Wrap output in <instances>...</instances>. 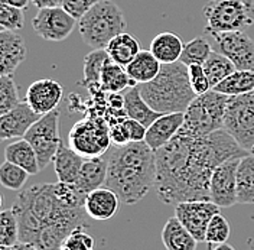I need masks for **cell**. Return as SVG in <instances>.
<instances>
[{
	"label": "cell",
	"mask_w": 254,
	"mask_h": 250,
	"mask_svg": "<svg viewBox=\"0 0 254 250\" xmlns=\"http://www.w3.org/2000/svg\"><path fill=\"white\" fill-rule=\"evenodd\" d=\"M249 155L224 129L205 136L181 130L155 151V191L165 204L209 200V181L217 167L228 159Z\"/></svg>",
	"instance_id": "cell-1"
},
{
	"label": "cell",
	"mask_w": 254,
	"mask_h": 250,
	"mask_svg": "<svg viewBox=\"0 0 254 250\" xmlns=\"http://www.w3.org/2000/svg\"><path fill=\"white\" fill-rule=\"evenodd\" d=\"M19 221V240L33 243L39 250H60L77 227L87 226L84 208L64 204L54 184L23 188L12 207Z\"/></svg>",
	"instance_id": "cell-2"
},
{
	"label": "cell",
	"mask_w": 254,
	"mask_h": 250,
	"mask_svg": "<svg viewBox=\"0 0 254 250\" xmlns=\"http://www.w3.org/2000/svg\"><path fill=\"white\" fill-rule=\"evenodd\" d=\"M156 179V157L147 143L130 142L116 146L109 157L106 187L114 191L127 205L146 197Z\"/></svg>",
	"instance_id": "cell-3"
},
{
	"label": "cell",
	"mask_w": 254,
	"mask_h": 250,
	"mask_svg": "<svg viewBox=\"0 0 254 250\" xmlns=\"http://www.w3.org/2000/svg\"><path fill=\"white\" fill-rule=\"evenodd\" d=\"M146 103L160 114L185 113L196 94L190 81L188 65L178 61L162 64L158 77L146 84H139Z\"/></svg>",
	"instance_id": "cell-4"
},
{
	"label": "cell",
	"mask_w": 254,
	"mask_h": 250,
	"mask_svg": "<svg viewBox=\"0 0 254 250\" xmlns=\"http://www.w3.org/2000/svg\"><path fill=\"white\" fill-rule=\"evenodd\" d=\"M126 25L123 10L111 0H100L78 20L79 35L93 49H106Z\"/></svg>",
	"instance_id": "cell-5"
},
{
	"label": "cell",
	"mask_w": 254,
	"mask_h": 250,
	"mask_svg": "<svg viewBox=\"0 0 254 250\" xmlns=\"http://www.w3.org/2000/svg\"><path fill=\"white\" fill-rule=\"evenodd\" d=\"M228 100L230 95L218 93L215 90L196 95L185 111L182 130L195 136H205L221 130Z\"/></svg>",
	"instance_id": "cell-6"
},
{
	"label": "cell",
	"mask_w": 254,
	"mask_h": 250,
	"mask_svg": "<svg viewBox=\"0 0 254 250\" xmlns=\"http://www.w3.org/2000/svg\"><path fill=\"white\" fill-rule=\"evenodd\" d=\"M205 35L244 31L254 23V0H211L204 6Z\"/></svg>",
	"instance_id": "cell-7"
},
{
	"label": "cell",
	"mask_w": 254,
	"mask_h": 250,
	"mask_svg": "<svg viewBox=\"0 0 254 250\" xmlns=\"http://www.w3.org/2000/svg\"><path fill=\"white\" fill-rule=\"evenodd\" d=\"M110 126L103 117L84 116L68 133V145L82 158L103 157L110 145Z\"/></svg>",
	"instance_id": "cell-8"
},
{
	"label": "cell",
	"mask_w": 254,
	"mask_h": 250,
	"mask_svg": "<svg viewBox=\"0 0 254 250\" xmlns=\"http://www.w3.org/2000/svg\"><path fill=\"white\" fill-rule=\"evenodd\" d=\"M222 129L252 154L254 148V91L230 97Z\"/></svg>",
	"instance_id": "cell-9"
},
{
	"label": "cell",
	"mask_w": 254,
	"mask_h": 250,
	"mask_svg": "<svg viewBox=\"0 0 254 250\" xmlns=\"http://www.w3.org/2000/svg\"><path fill=\"white\" fill-rule=\"evenodd\" d=\"M60 116L61 114L58 109L41 116V119L33 123L23 136V139L29 142L35 149L41 171L54 162V158L63 143L60 138Z\"/></svg>",
	"instance_id": "cell-10"
},
{
	"label": "cell",
	"mask_w": 254,
	"mask_h": 250,
	"mask_svg": "<svg viewBox=\"0 0 254 250\" xmlns=\"http://www.w3.org/2000/svg\"><path fill=\"white\" fill-rule=\"evenodd\" d=\"M77 19L61 6L44 7L32 19V28L38 36L51 42L66 39L74 31Z\"/></svg>",
	"instance_id": "cell-11"
},
{
	"label": "cell",
	"mask_w": 254,
	"mask_h": 250,
	"mask_svg": "<svg viewBox=\"0 0 254 250\" xmlns=\"http://www.w3.org/2000/svg\"><path fill=\"white\" fill-rule=\"evenodd\" d=\"M214 38L217 51L225 55L237 70H254V41L244 31L217 32Z\"/></svg>",
	"instance_id": "cell-12"
},
{
	"label": "cell",
	"mask_w": 254,
	"mask_h": 250,
	"mask_svg": "<svg viewBox=\"0 0 254 250\" xmlns=\"http://www.w3.org/2000/svg\"><path fill=\"white\" fill-rule=\"evenodd\" d=\"M217 214H220V207L209 200L184 201L175 207V216L198 240V243L205 242L208 224Z\"/></svg>",
	"instance_id": "cell-13"
},
{
	"label": "cell",
	"mask_w": 254,
	"mask_h": 250,
	"mask_svg": "<svg viewBox=\"0 0 254 250\" xmlns=\"http://www.w3.org/2000/svg\"><path fill=\"white\" fill-rule=\"evenodd\" d=\"M241 158L222 162L209 181V201L220 208H227L238 204L237 201V168Z\"/></svg>",
	"instance_id": "cell-14"
},
{
	"label": "cell",
	"mask_w": 254,
	"mask_h": 250,
	"mask_svg": "<svg viewBox=\"0 0 254 250\" xmlns=\"http://www.w3.org/2000/svg\"><path fill=\"white\" fill-rule=\"evenodd\" d=\"M64 95L63 85L58 81L44 79L32 83L26 91V101L35 113L44 116L58 107Z\"/></svg>",
	"instance_id": "cell-15"
},
{
	"label": "cell",
	"mask_w": 254,
	"mask_h": 250,
	"mask_svg": "<svg viewBox=\"0 0 254 250\" xmlns=\"http://www.w3.org/2000/svg\"><path fill=\"white\" fill-rule=\"evenodd\" d=\"M41 119L38 113L28 104V101H20L16 107L7 111L6 114H1L0 117V139H16L23 138L33 123H36Z\"/></svg>",
	"instance_id": "cell-16"
},
{
	"label": "cell",
	"mask_w": 254,
	"mask_h": 250,
	"mask_svg": "<svg viewBox=\"0 0 254 250\" xmlns=\"http://www.w3.org/2000/svg\"><path fill=\"white\" fill-rule=\"evenodd\" d=\"M25 39L15 31H0V73L13 76L17 67L26 60Z\"/></svg>",
	"instance_id": "cell-17"
},
{
	"label": "cell",
	"mask_w": 254,
	"mask_h": 250,
	"mask_svg": "<svg viewBox=\"0 0 254 250\" xmlns=\"http://www.w3.org/2000/svg\"><path fill=\"white\" fill-rule=\"evenodd\" d=\"M184 120H185V113L162 114L147 127L144 142L152 151H158L178 135V132L184 126Z\"/></svg>",
	"instance_id": "cell-18"
},
{
	"label": "cell",
	"mask_w": 254,
	"mask_h": 250,
	"mask_svg": "<svg viewBox=\"0 0 254 250\" xmlns=\"http://www.w3.org/2000/svg\"><path fill=\"white\" fill-rule=\"evenodd\" d=\"M119 195L110 188L101 187L91 191L84 203V210L88 217L100 221H107L113 219L120 208Z\"/></svg>",
	"instance_id": "cell-19"
},
{
	"label": "cell",
	"mask_w": 254,
	"mask_h": 250,
	"mask_svg": "<svg viewBox=\"0 0 254 250\" xmlns=\"http://www.w3.org/2000/svg\"><path fill=\"white\" fill-rule=\"evenodd\" d=\"M107 168H109V159H104V157L85 159L74 185L87 198V195L91 191L106 185Z\"/></svg>",
	"instance_id": "cell-20"
},
{
	"label": "cell",
	"mask_w": 254,
	"mask_h": 250,
	"mask_svg": "<svg viewBox=\"0 0 254 250\" xmlns=\"http://www.w3.org/2000/svg\"><path fill=\"white\" fill-rule=\"evenodd\" d=\"M160 237L166 250H196L198 246V240L190 235L176 216L165 223Z\"/></svg>",
	"instance_id": "cell-21"
},
{
	"label": "cell",
	"mask_w": 254,
	"mask_h": 250,
	"mask_svg": "<svg viewBox=\"0 0 254 250\" xmlns=\"http://www.w3.org/2000/svg\"><path fill=\"white\" fill-rule=\"evenodd\" d=\"M84 161L85 159L77 154L72 148L61 143L57 155L54 158V167L58 181L66 184H75L79 171L84 165Z\"/></svg>",
	"instance_id": "cell-22"
},
{
	"label": "cell",
	"mask_w": 254,
	"mask_h": 250,
	"mask_svg": "<svg viewBox=\"0 0 254 250\" xmlns=\"http://www.w3.org/2000/svg\"><path fill=\"white\" fill-rule=\"evenodd\" d=\"M185 44L174 32H160L150 44L152 54L160 64H174L181 60Z\"/></svg>",
	"instance_id": "cell-23"
},
{
	"label": "cell",
	"mask_w": 254,
	"mask_h": 250,
	"mask_svg": "<svg viewBox=\"0 0 254 250\" xmlns=\"http://www.w3.org/2000/svg\"><path fill=\"white\" fill-rule=\"evenodd\" d=\"M162 64L158 58L152 54V51H140L137 57L126 67L128 77L133 80L137 85L146 84L158 77L160 73Z\"/></svg>",
	"instance_id": "cell-24"
},
{
	"label": "cell",
	"mask_w": 254,
	"mask_h": 250,
	"mask_svg": "<svg viewBox=\"0 0 254 250\" xmlns=\"http://www.w3.org/2000/svg\"><path fill=\"white\" fill-rule=\"evenodd\" d=\"M111 61L126 68L131 63L137 54L142 51L139 39H136L131 33L123 32L111 39V42L106 48Z\"/></svg>",
	"instance_id": "cell-25"
},
{
	"label": "cell",
	"mask_w": 254,
	"mask_h": 250,
	"mask_svg": "<svg viewBox=\"0 0 254 250\" xmlns=\"http://www.w3.org/2000/svg\"><path fill=\"white\" fill-rule=\"evenodd\" d=\"M4 159L23 168L29 175H36L41 171L39 161H38L35 149L32 148L31 143L23 138L19 141L12 142L10 145L6 146Z\"/></svg>",
	"instance_id": "cell-26"
},
{
	"label": "cell",
	"mask_w": 254,
	"mask_h": 250,
	"mask_svg": "<svg viewBox=\"0 0 254 250\" xmlns=\"http://www.w3.org/2000/svg\"><path fill=\"white\" fill-rule=\"evenodd\" d=\"M125 110L130 119L140 122L146 127H149L158 117L162 116L160 113L155 111L146 103V100L143 98L142 93L139 90V85L127 88L125 94Z\"/></svg>",
	"instance_id": "cell-27"
},
{
	"label": "cell",
	"mask_w": 254,
	"mask_h": 250,
	"mask_svg": "<svg viewBox=\"0 0 254 250\" xmlns=\"http://www.w3.org/2000/svg\"><path fill=\"white\" fill-rule=\"evenodd\" d=\"M110 60L106 49H93L90 54L84 58V76L78 84L84 88L90 90L94 87L101 85V74L104 70V65Z\"/></svg>",
	"instance_id": "cell-28"
},
{
	"label": "cell",
	"mask_w": 254,
	"mask_h": 250,
	"mask_svg": "<svg viewBox=\"0 0 254 250\" xmlns=\"http://www.w3.org/2000/svg\"><path fill=\"white\" fill-rule=\"evenodd\" d=\"M238 204H254V155L241 158L237 168Z\"/></svg>",
	"instance_id": "cell-29"
},
{
	"label": "cell",
	"mask_w": 254,
	"mask_h": 250,
	"mask_svg": "<svg viewBox=\"0 0 254 250\" xmlns=\"http://www.w3.org/2000/svg\"><path fill=\"white\" fill-rule=\"evenodd\" d=\"M137 84L128 77L126 68L109 60L101 74V88L107 93H122Z\"/></svg>",
	"instance_id": "cell-30"
},
{
	"label": "cell",
	"mask_w": 254,
	"mask_h": 250,
	"mask_svg": "<svg viewBox=\"0 0 254 250\" xmlns=\"http://www.w3.org/2000/svg\"><path fill=\"white\" fill-rule=\"evenodd\" d=\"M212 90L234 97L254 91V70H236Z\"/></svg>",
	"instance_id": "cell-31"
},
{
	"label": "cell",
	"mask_w": 254,
	"mask_h": 250,
	"mask_svg": "<svg viewBox=\"0 0 254 250\" xmlns=\"http://www.w3.org/2000/svg\"><path fill=\"white\" fill-rule=\"evenodd\" d=\"M204 70L209 79L211 87L214 88L222 80H225L230 74H233L237 68L225 55H222L221 52L212 51L208 60L204 63Z\"/></svg>",
	"instance_id": "cell-32"
},
{
	"label": "cell",
	"mask_w": 254,
	"mask_h": 250,
	"mask_svg": "<svg viewBox=\"0 0 254 250\" xmlns=\"http://www.w3.org/2000/svg\"><path fill=\"white\" fill-rule=\"evenodd\" d=\"M211 52H212V48L208 44V41L205 38L199 36V38H195V39L185 44L179 61L188 65V67L193 65V64L204 65V63L208 60V57L211 55Z\"/></svg>",
	"instance_id": "cell-33"
},
{
	"label": "cell",
	"mask_w": 254,
	"mask_h": 250,
	"mask_svg": "<svg viewBox=\"0 0 254 250\" xmlns=\"http://www.w3.org/2000/svg\"><path fill=\"white\" fill-rule=\"evenodd\" d=\"M29 173L23 168L6 161L0 167V182L1 185L12 191H20L28 181Z\"/></svg>",
	"instance_id": "cell-34"
},
{
	"label": "cell",
	"mask_w": 254,
	"mask_h": 250,
	"mask_svg": "<svg viewBox=\"0 0 254 250\" xmlns=\"http://www.w3.org/2000/svg\"><path fill=\"white\" fill-rule=\"evenodd\" d=\"M19 242V221L13 210H4L0 214V245L12 248Z\"/></svg>",
	"instance_id": "cell-35"
},
{
	"label": "cell",
	"mask_w": 254,
	"mask_h": 250,
	"mask_svg": "<svg viewBox=\"0 0 254 250\" xmlns=\"http://www.w3.org/2000/svg\"><path fill=\"white\" fill-rule=\"evenodd\" d=\"M231 235V227L228 220L222 216L221 213L214 216L212 220L208 224L205 235V242L208 243L209 248L217 246V245H222L227 243L228 237Z\"/></svg>",
	"instance_id": "cell-36"
},
{
	"label": "cell",
	"mask_w": 254,
	"mask_h": 250,
	"mask_svg": "<svg viewBox=\"0 0 254 250\" xmlns=\"http://www.w3.org/2000/svg\"><path fill=\"white\" fill-rule=\"evenodd\" d=\"M19 103L20 100H19V91H17L15 77L1 76L0 77V114H6Z\"/></svg>",
	"instance_id": "cell-37"
},
{
	"label": "cell",
	"mask_w": 254,
	"mask_h": 250,
	"mask_svg": "<svg viewBox=\"0 0 254 250\" xmlns=\"http://www.w3.org/2000/svg\"><path fill=\"white\" fill-rule=\"evenodd\" d=\"M88 226L77 227L71 235L64 240L60 250H95V240L87 232Z\"/></svg>",
	"instance_id": "cell-38"
},
{
	"label": "cell",
	"mask_w": 254,
	"mask_h": 250,
	"mask_svg": "<svg viewBox=\"0 0 254 250\" xmlns=\"http://www.w3.org/2000/svg\"><path fill=\"white\" fill-rule=\"evenodd\" d=\"M25 26L22 9L0 3V31H20Z\"/></svg>",
	"instance_id": "cell-39"
},
{
	"label": "cell",
	"mask_w": 254,
	"mask_h": 250,
	"mask_svg": "<svg viewBox=\"0 0 254 250\" xmlns=\"http://www.w3.org/2000/svg\"><path fill=\"white\" fill-rule=\"evenodd\" d=\"M188 73H190V85H192V88H193L196 95L205 94L209 90H212L209 79H208L205 70H204V65H198V64L190 65Z\"/></svg>",
	"instance_id": "cell-40"
},
{
	"label": "cell",
	"mask_w": 254,
	"mask_h": 250,
	"mask_svg": "<svg viewBox=\"0 0 254 250\" xmlns=\"http://www.w3.org/2000/svg\"><path fill=\"white\" fill-rule=\"evenodd\" d=\"M100 0H60V6L79 20Z\"/></svg>",
	"instance_id": "cell-41"
},
{
	"label": "cell",
	"mask_w": 254,
	"mask_h": 250,
	"mask_svg": "<svg viewBox=\"0 0 254 250\" xmlns=\"http://www.w3.org/2000/svg\"><path fill=\"white\" fill-rule=\"evenodd\" d=\"M125 126H126L127 132H128V138L130 142H143L146 138V132H147V127L142 125L140 122L134 120V119H130L127 117L125 120Z\"/></svg>",
	"instance_id": "cell-42"
},
{
	"label": "cell",
	"mask_w": 254,
	"mask_h": 250,
	"mask_svg": "<svg viewBox=\"0 0 254 250\" xmlns=\"http://www.w3.org/2000/svg\"><path fill=\"white\" fill-rule=\"evenodd\" d=\"M110 138L111 142L116 146H123L130 143V138H128V132H127L125 122H119L116 125L110 126Z\"/></svg>",
	"instance_id": "cell-43"
},
{
	"label": "cell",
	"mask_w": 254,
	"mask_h": 250,
	"mask_svg": "<svg viewBox=\"0 0 254 250\" xmlns=\"http://www.w3.org/2000/svg\"><path fill=\"white\" fill-rule=\"evenodd\" d=\"M29 1H32V0H0V3L13 6V7H17V9H22V10H26L28 9Z\"/></svg>",
	"instance_id": "cell-44"
},
{
	"label": "cell",
	"mask_w": 254,
	"mask_h": 250,
	"mask_svg": "<svg viewBox=\"0 0 254 250\" xmlns=\"http://www.w3.org/2000/svg\"><path fill=\"white\" fill-rule=\"evenodd\" d=\"M32 3H33L38 9L60 6V0H32Z\"/></svg>",
	"instance_id": "cell-45"
},
{
	"label": "cell",
	"mask_w": 254,
	"mask_h": 250,
	"mask_svg": "<svg viewBox=\"0 0 254 250\" xmlns=\"http://www.w3.org/2000/svg\"><path fill=\"white\" fill-rule=\"evenodd\" d=\"M13 250H39L33 243H28V242H17L15 246H12Z\"/></svg>",
	"instance_id": "cell-46"
},
{
	"label": "cell",
	"mask_w": 254,
	"mask_h": 250,
	"mask_svg": "<svg viewBox=\"0 0 254 250\" xmlns=\"http://www.w3.org/2000/svg\"><path fill=\"white\" fill-rule=\"evenodd\" d=\"M211 250H236L231 245L228 243H222V245H217V246H212Z\"/></svg>",
	"instance_id": "cell-47"
},
{
	"label": "cell",
	"mask_w": 254,
	"mask_h": 250,
	"mask_svg": "<svg viewBox=\"0 0 254 250\" xmlns=\"http://www.w3.org/2000/svg\"><path fill=\"white\" fill-rule=\"evenodd\" d=\"M1 250H13L12 248H6V246H1Z\"/></svg>",
	"instance_id": "cell-48"
},
{
	"label": "cell",
	"mask_w": 254,
	"mask_h": 250,
	"mask_svg": "<svg viewBox=\"0 0 254 250\" xmlns=\"http://www.w3.org/2000/svg\"><path fill=\"white\" fill-rule=\"evenodd\" d=\"M252 154H253V155H254V148H253V149H252Z\"/></svg>",
	"instance_id": "cell-49"
}]
</instances>
